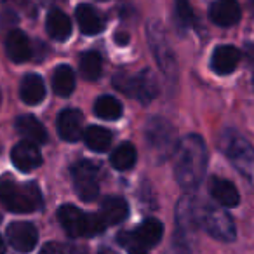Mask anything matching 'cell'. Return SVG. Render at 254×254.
<instances>
[{
    "label": "cell",
    "instance_id": "5bb4252c",
    "mask_svg": "<svg viewBox=\"0 0 254 254\" xmlns=\"http://www.w3.org/2000/svg\"><path fill=\"white\" fill-rule=\"evenodd\" d=\"M209 18L218 26H233L240 19V7L237 0H216L209 7Z\"/></svg>",
    "mask_w": 254,
    "mask_h": 254
},
{
    "label": "cell",
    "instance_id": "4dcf8cb0",
    "mask_svg": "<svg viewBox=\"0 0 254 254\" xmlns=\"http://www.w3.org/2000/svg\"><path fill=\"white\" fill-rule=\"evenodd\" d=\"M5 253V244L4 240H2V237H0V254H4Z\"/></svg>",
    "mask_w": 254,
    "mask_h": 254
},
{
    "label": "cell",
    "instance_id": "2e32d148",
    "mask_svg": "<svg viewBox=\"0 0 254 254\" xmlns=\"http://www.w3.org/2000/svg\"><path fill=\"white\" fill-rule=\"evenodd\" d=\"M240 61V53L233 46H219L214 49L211 58V68L218 75H228L235 71Z\"/></svg>",
    "mask_w": 254,
    "mask_h": 254
},
{
    "label": "cell",
    "instance_id": "4316f807",
    "mask_svg": "<svg viewBox=\"0 0 254 254\" xmlns=\"http://www.w3.org/2000/svg\"><path fill=\"white\" fill-rule=\"evenodd\" d=\"M80 71L84 75V78H87L89 82H96L103 73L101 56L98 53H94V51L84 53L80 58Z\"/></svg>",
    "mask_w": 254,
    "mask_h": 254
},
{
    "label": "cell",
    "instance_id": "ac0fdd59",
    "mask_svg": "<svg viewBox=\"0 0 254 254\" xmlns=\"http://www.w3.org/2000/svg\"><path fill=\"white\" fill-rule=\"evenodd\" d=\"M209 191L225 207H235L240 202L239 190L228 180H221V178H216V176L211 178V181H209Z\"/></svg>",
    "mask_w": 254,
    "mask_h": 254
},
{
    "label": "cell",
    "instance_id": "ffe728a7",
    "mask_svg": "<svg viewBox=\"0 0 254 254\" xmlns=\"http://www.w3.org/2000/svg\"><path fill=\"white\" fill-rule=\"evenodd\" d=\"M19 94L26 105H39L46 98V84H44L42 77L35 73L26 75L19 85Z\"/></svg>",
    "mask_w": 254,
    "mask_h": 254
},
{
    "label": "cell",
    "instance_id": "cb8c5ba5",
    "mask_svg": "<svg viewBox=\"0 0 254 254\" xmlns=\"http://www.w3.org/2000/svg\"><path fill=\"white\" fill-rule=\"evenodd\" d=\"M85 145L94 152H106L112 145V132L105 127L99 126H91L85 129L84 132Z\"/></svg>",
    "mask_w": 254,
    "mask_h": 254
},
{
    "label": "cell",
    "instance_id": "9a60e30c",
    "mask_svg": "<svg viewBox=\"0 0 254 254\" xmlns=\"http://www.w3.org/2000/svg\"><path fill=\"white\" fill-rule=\"evenodd\" d=\"M75 18H77L82 33H85V35H98L105 30V18L92 5L80 4L75 9Z\"/></svg>",
    "mask_w": 254,
    "mask_h": 254
},
{
    "label": "cell",
    "instance_id": "d4e9b609",
    "mask_svg": "<svg viewBox=\"0 0 254 254\" xmlns=\"http://www.w3.org/2000/svg\"><path fill=\"white\" fill-rule=\"evenodd\" d=\"M136 159H138V153H136V148L131 143H122V145H119L113 150L112 157H110L112 166L119 171L132 169V166L136 164Z\"/></svg>",
    "mask_w": 254,
    "mask_h": 254
},
{
    "label": "cell",
    "instance_id": "603a6c76",
    "mask_svg": "<svg viewBox=\"0 0 254 254\" xmlns=\"http://www.w3.org/2000/svg\"><path fill=\"white\" fill-rule=\"evenodd\" d=\"M53 89L61 98L71 96V92L75 91V73L71 66H68V64L56 66L53 73Z\"/></svg>",
    "mask_w": 254,
    "mask_h": 254
},
{
    "label": "cell",
    "instance_id": "f1b7e54d",
    "mask_svg": "<svg viewBox=\"0 0 254 254\" xmlns=\"http://www.w3.org/2000/svg\"><path fill=\"white\" fill-rule=\"evenodd\" d=\"M40 254H63V247L58 242H47L46 246L40 249Z\"/></svg>",
    "mask_w": 254,
    "mask_h": 254
},
{
    "label": "cell",
    "instance_id": "30bf717a",
    "mask_svg": "<svg viewBox=\"0 0 254 254\" xmlns=\"http://www.w3.org/2000/svg\"><path fill=\"white\" fill-rule=\"evenodd\" d=\"M202 223L214 239L223 240V242H232L235 239V223L232 216L223 209H205L202 214Z\"/></svg>",
    "mask_w": 254,
    "mask_h": 254
},
{
    "label": "cell",
    "instance_id": "f546056e",
    "mask_svg": "<svg viewBox=\"0 0 254 254\" xmlns=\"http://www.w3.org/2000/svg\"><path fill=\"white\" fill-rule=\"evenodd\" d=\"M115 42L119 44V46H127V44H129V35H127L126 32H117Z\"/></svg>",
    "mask_w": 254,
    "mask_h": 254
},
{
    "label": "cell",
    "instance_id": "8992f818",
    "mask_svg": "<svg viewBox=\"0 0 254 254\" xmlns=\"http://www.w3.org/2000/svg\"><path fill=\"white\" fill-rule=\"evenodd\" d=\"M112 84L117 91L131 96V98L139 99V101H143V103L152 101L157 96V91H159L157 80L150 70H145L138 75L119 73L113 77Z\"/></svg>",
    "mask_w": 254,
    "mask_h": 254
},
{
    "label": "cell",
    "instance_id": "d6a6232c",
    "mask_svg": "<svg viewBox=\"0 0 254 254\" xmlns=\"http://www.w3.org/2000/svg\"><path fill=\"white\" fill-rule=\"evenodd\" d=\"M249 7H251V12L254 14V0H249Z\"/></svg>",
    "mask_w": 254,
    "mask_h": 254
},
{
    "label": "cell",
    "instance_id": "52a82bcc",
    "mask_svg": "<svg viewBox=\"0 0 254 254\" xmlns=\"http://www.w3.org/2000/svg\"><path fill=\"white\" fill-rule=\"evenodd\" d=\"M146 139L152 150L160 157L166 159L171 153L176 152L178 148V132L174 126L169 120L162 119V117H155V119L148 120L146 126Z\"/></svg>",
    "mask_w": 254,
    "mask_h": 254
},
{
    "label": "cell",
    "instance_id": "3957f363",
    "mask_svg": "<svg viewBox=\"0 0 254 254\" xmlns=\"http://www.w3.org/2000/svg\"><path fill=\"white\" fill-rule=\"evenodd\" d=\"M58 219L64 232L71 237L98 235L106 228V223L99 214H87L70 204H64L58 209Z\"/></svg>",
    "mask_w": 254,
    "mask_h": 254
},
{
    "label": "cell",
    "instance_id": "e575fe53",
    "mask_svg": "<svg viewBox=\"0 0 254 254\" xmlns=\"http://www.w3.org/2000/svg\"><path fill=\"white\" fill-rule=\"evenodd\" d=\"M253 85H254V77H253Z\"/></svg>",
    "mask_w": 254,
    "mask_h": 254
},
{
    "label": "cell",
    "instance_id": "6da1fadb",
    "mask_svg": "<svg viewBox=\"0 0 254 254\" xmlns=\"http://www.w3.org/2000/svg\"><path fill=\"white\" fill-rule=\"evenodd\" d=\"M174 157V176L183 190L191 191L202 183L207 169V148L200 136L188 134L180 141Z\"/></svg>",
    "mask_w": 254,
    "mask_h": 254
},
{
    "label": "cell",
    "instance_id": "1f68e13d",
    "mask_svg": "<svg viewBox=\"0 0 254 254\" xmlns=\"http://www.w3.org/2000/svg\"><path fill=\"white\" fill-rule=\"evenodd\" d=\"M99 254H115V253L110 251V249H103V251H99Z\"/></svg>",
    "mask_w": 254,
    "mask_h": 254
},
{
    "label": "cell",
    "instance_id": "9c48e42d",
    "mask_svg": "<svg viewBox=\"0 0 254 254\" xmlns=\"http://www.w3.org/2000/svg\"><path fill=\"white\" fill-rule=\"evenodd\" d=\"M98 166L91 160H80L71 169L73 187L77 195L85 202H92L99 195V181H98Z\"/></svg>",
    "mask_w": 254,
    "mask_h": 254
},
{
    "label": "cell",
    "instance_id": "7402d4cb",
    "mask_svg": "<svg viewBox=\"0 0 254 254\" xmlns=\"http://www.w3.org/2000/svg\"><path fill=\"white\" fill-rule=\"evenodd\" d=\"M46 28H47V33H49L54 40H60V42H64V40L71 35L70 18H68L63 11H60V9H53V11L47 14Z\"/></svg>",
    "mask_w": 254,
    "mask_h": 254
},
{
    "label": "cell",
    "instance_id": "44dd1931",
    "mask_svg": "<svg viewBox=\"0 0 254 254\" xmlns=\"http://www.w3.org/2000/svg\"><path fill=\"white\" fill-rule=\"evenodd\" d=\"M129 214V205L124 198L120 197H106L101 204V212L99 216L103 218V221L108 225H117L122 223Z\"/></svg>",
    "mask_w": 254,
    "mask_h": 254
},
{
    "label": "cell",
    "instance_id": "8fae6325",
    "mask_svg": "<svg viewBox=\"0 0 254 254\" xmlns=\"http://www.w3.org/2000/svg\"><path fill=\"white\" fill-rule=\"evenodd\" d=\"M7 240L19 253H30L37 246L39 232L32 223L16 221L7 226Z\"/></svg>",
    "mask_w": 254,
    "mask_h": 254
},
{
    "label": "cell",
    "instance_id": "7c38bea8",
    "mask_svg": "<svg viewBox=\"0 0 254 254\" xmlns=\"http://www.w3.org/2000/svg\"><path fill=\"white\" fill-rule=\"evenodd\" d=\"M58 132L64 141H78L84 136V115L75 108L63 110L58 117Z\"/></svg>",
    "mask_w": 254,
    "mask_h": 254
},
{
    "label": "cell",
    "instance_id": "d6986e66",
    "mask_svg": "<svg viewBox=\"0 0 254 254\" xmlns=\"http://www.w3.org/2000/svg\"><path fill=\"white\" fill-rule=\"evenodd\" d=\"M16 129L18 132L26 138V141L30 143H46L47 141V131L46 127L39 122V119H35L33 115H21L16 120Z\"/></svg>",
    "mask_w": 254,
    "mask_h": 254
},
{
    "label": "cell",
    "instance_id": "ba28073f",
    "mask_svg": "<svg viewBox=\"0 0 254 254\" xmlns=\"http://www.w3.org/2000/svg\"><path fill=\"white\" fill-rule=\"evenodd\" d=\"M223 150H225L226 157L235 164L237 169H240L247 176L253 174L254 150L246 138H242L233 131H226L225 136H223Z\"/></svg>",
    "mask_w": 254,
    "mask_h": 254
},
{
    "label": "cell",
    "instance_id": "83f0119b",
    "mask_svg": "<svg viewBox=\"0 0 254 254\" xmlns=\"http://www.w3.org/2000/svg\"><path fill=\"white\" fill-rule=\"evenodd\" d=\"M176 19L181 28H190L193 23V11L188 0H176Z\"/></svg>",
    "mask_w": 254,
    "mask_h": 254
},
{
    "label": "cell",
    "instance_id": "7a4b0ae2",
    "mask_svg": "<svg viewBox=\"0 0 254 254\" xmlns=\"http://www.w3.org/2000/svg\"><path fill=\"white\" fill-rule=\"evenodd\" d=\"M0 202L12 212H33L42 207V195L37 185L18 183L11 176L0 178Z\"/></svg>",
    "mask_w": 254,
    "mask_h": 254
},
{
    "label": "cell",
    "instance_id": "836d02e7",
    "mask_svg": "<svg viewBox=\"0 0 254 254\" xmlns=\"http://www.w3.org/2000/svg\"><path fill=\"white\" fill-rule=\"evenodd\" d=\"M40 2H42V4H53L54 0H40Z\"/></svg>",
    "mask_w": 254,
    "mask_h": 254
},
{
    "label": "cell",
    "instance_id": "5b68a950",
    "mask_svg": "<svg viewBox=\"0 0 254 254\" xmlns=\"http://www.w3.org/2000/svg\"><path fill=\"white\" fill-rule=\"evenodd\" d=\"M148 44L150 49L153 53V58L159 63L160 70H162L164 77L167 78V82L171 84H176L178 80V63L176 58H174V53L171 49L169 42H167L166 32L162 30L160 23H150L148 25Z\"/></svg>",
    "mask_w": 254,
    "mask_h": 254
},
{
    "label": "cell",
    "instance_id": "d590c367",
    "mask_svg": "<svg viewBox=\"0 0 254 254\" xmlns=\"http://www.w3.org/2000/svg\"><path fill=\"white\" fill-rule=\"evenodd\" d=\"M77 254H84V253H77Z\"/></svg>",
    "mask_w": 254,
    "mask_h": 254
},
{
    "label": "cell",
    "instance_id": "4fadbf2b",
    "mask_svg": "<svg viewBox=\"0 0 254 254\" xmlns=\"http://www.w3.org/2000/svg\"><path fill=\"white\" fill-rule=\"evenodd\" d=\"M11 159H12V164H14L21 173L35 171L37 167H40V164H42V155H40L39 148L35 146V143H30V141L18 143V145L12 148Z\"/></svg>",
    "mask_w": 254,
    "mask_h": 254
},
{
    "label": "cell",
    "instance_id": "277c9868",
    "mask_svg": "<svg viewBox=\"0 0 254 254\" xmlns=\"http://www.w3.org/2000/svg\"><path fill=\"white\" fill-rule=\"evenodd\" d=\"M164 226L159 219H146L132 232H120L119 244L129 254H146L160 242Z\"/></svg>",
    "mask_w": 254,
    "mask_h": 254
},
{
    "label": "cell",
    "instance_id": "e0dca14e",
    "mask_svg": "<svg viewBox=\"0 0 254 254\" xmlns=\"http://www.w3.org/2000/svg\"><path fill=\"white\" fill-rule=\"evenodd\" d=\"M5 53H7L9 60L14 63H25L32 58L30 39L21 30H12L5 39Z\"/></svg>",
    "mask_w": 254,
    "mask_h": 254
},
{
    "label": "cell",
    "instance_id": "484cf974",
    "mask_svg": "<svg viewBox=\"0 0 254 254\" xmlns=\"http://www.w3.org/2000/svg\"><path fill=\"white\" fill-rule=\"evenodd\" d=\"M94 113L103 120H117L122 115V103L113 96H101L94 103Z\"/></svg>",
    "mask_w": 254,
    "mask_h": 254
}]
</instances>
